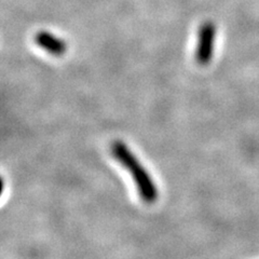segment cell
<instances>
[{"mask_svg":"<svg viewBox=\"0 0 259 259\" xmlns=\"http://www.w3.org/2000/svg\"><path fill=\"white\" fill-rule=\"evenodd\" d=\"M216 31L215 24L210 21L204 22L198 30V41L194 58L201 66H206L213 59Z\"/></svg>","mask_w":259,"mask_h":259,"instance_id":"7a4b0ae2","label":"cell"},{"mask_svg":"<svg viewBox=\"0 0 259 259\" xmlns=\"http://www.w3.org/2000/svg\"><path fill=\"white\" fill-rule=\"evenodd\" d=\"M110 152L111 156L132 176L137 193L144 203H156L159 198L158 186L128 146L122 141H115L110 145Z\"/></svg>","mask_w":259,"mask_h":259,"instance_id":"6da1fadb","label":"cell"},{"mask_svg":"<svg viewBox=\"0 0 259 259\" xmlns=\"http://www.w3.org/2000/svg\"><path fill=\"white\" fill-rule=\"evenodd\" d=\"M34 41L39 48L53 56H62L67 51L66 42L47 30L38 31L34 37Z\"/></svg>","mask_w":259,"mask_h":259,"instance_id":"3957f363","label":"cell"}]
</instances>
